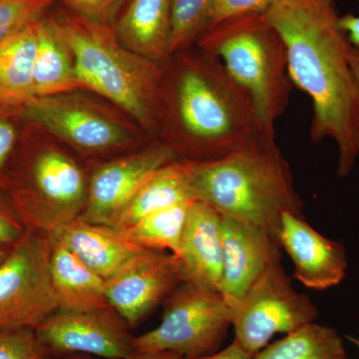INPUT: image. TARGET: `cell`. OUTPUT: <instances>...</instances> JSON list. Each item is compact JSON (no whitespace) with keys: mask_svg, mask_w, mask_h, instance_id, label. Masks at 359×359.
Here are the masks:
<instances>
[{"mask_svg":"<svg viewBox=\"0 0 359 359\" xmlns=\"http://www.w3.org/2000/svg\"><path fill=\"white\" fill-rule=\"evenodd\" d=\"M285 45L292 84L313 104L311 140L332 139L337 176L346 178L359 156V87L349 61L353 45L327 0H276L266 13Z\"/></svg>","mask_w":359,"mask_h":359,"instance_id":"obj_1","label":"cell"},{"mask_svg":"<svg viewBox=\"0 0 359 359\" xmlns=\"http://www.w3.org/2000/svg\"><path fill=\"white\" fill-rule=\"evenodd\" d=\"M162 66L158 135L179 159H221L262 135L249 95L219 60L189 48Z\"/></svg>","mask_w":359,"mask_h":359,"instance_id":"obj_2","label":"cell"},{"mask_svg":"<svg viewBox=\"0 0 359 359\" xmlns=\"http://www.w3.org/2000/svg\"><path fill=\"white\" fill-rule=\"evenodd\" d=\"M187 163L194 201L263 229L278 243L283 212L302 215L304 203L275 138L259 135L221 159Z\"/></svg>","mask_w":359,"mask_h":359,"instance_id":"obj_3","label":"cell"},{"mask_svg":"<svg viewBox=\"0 0 359 359\" xmlns=\"http://www.w3.org/2000/svg\"><path fill=\"white\" fill-rule=\"evenodd\" d=\"M55 21L83 88L115 104L144 131L158 135L163 62L125 47L114 27L90 22L72 13Z\"/></svg>","mask_w":359,"mask_h":359,"instance_id":"obj_4","label":"cell"},{"mask_svg":"<svg viewBox=\"0 0 359 359\" xmlns=\"http://www.w3.org/2000/svg\"><path fill=\"white\" fill-rule=\"evenodd\" d=\"M198 48L217 59L247 92L259 132L275 138L276 120L287 110L292 82L282 36L264 13L242 14L205 30Z\"/></svg>","mask_w":359,"mask_h":359,"instance_id":"obj_5","label":"cell"},{"mask_svg":"<svg viewBox=\"0 0 359 359\" xmlns=\"http://www.w3.org/2000/svg\"><path fill=\"white\" fill-rule=\"evenodd\" d=\"M4 192L26 230L47 237L81 217L88 176L62 149L21 138Z\"/></svg>","mask_w":359,"mask_h":359,"instance_id":"obj_6","label":"cell"},{"mask_svg":"<svg viewBox=\"0 0 359 359\" xmlns=\"http://www.w3.org/2000/svg\"><path fill=\"white\" fill-rule=\"evenodd\" d=\"M164 302L160 325L135 337V353L171 351L201 359L219 351L231 325L219 292L182 283Z\"/></svg>","mask_w":359,"mask_h":359,"instance_id":"obj_7","label":"cell"},{"mask_svg":"<svg viewBox=\"0 0 359 359\" xmlns=\"http://www.w3.org/2000/svg\"><path fill=\"white\" fill-rule=\"evenodd\" d=\"M318 316L316 304L294 289L278 262L264 271L231 316L233 340L255 355L276 334H289L314 323Z\"/></svg>","mask_w":359,"mask_h":359,"instance_id":"obj_8","label":"cell"},{"mask_svg":"<svg viewBox=\"0 0 359 359\" xmlns=\"http://www.w3.org/2000/svg\"><path fill=\"white\" fill-rule=\"evenodd\" d=\"M59 309L45 236L26 230L0 264V332L39 327Z\"/></svg>","mask_w":359,"mask_h":359,"instance_id":"obj_9","label":"cell"},{"mask_svg":"<svg viewBox=\"0 0 359 359\" xmlns=\"http://www.w3.org/2000/svg\"><path fill=\"white\" fill-rule=\"evenodd\" d=\"M72 93L33 97L20 110L21 119L87 155L107 154L134 143L128 126Z\"/></svg>","mask_w":359,"mask_h":359,"instance_id":"obj_10","label":"cell"},{"mask_svg":"<svg viewBox=\"0 0 359 359\" xmlns=\"http://www.w3.org/2000/svg\"><path fill=\"white\" fill-rule=\"evenodd\" d=\"M34 330L51 354L130 359L135 353L131 328L112 308L58 309Z\"/></svg>","mask_w":359,"mask_h":359,"instance_id":"obj_11","label":"cell"},{"mask_svg":"<svg viewBox=\"0 0 359 359\" xmlns=\"http://www.w3.org/2000/svg\"><path fill=\"white\" fill-rule=\"evenodd\" d=\"M179 159L158 140L134 152L94 165L88 176L86 204L80 219L106 224L160 168Z\"/></svg>","mask_w":359,"mask_h":359,"instance_id":"obj_12","label":"cell"},{"mask_svg":"<svg viewBox=\"0 0 359 359\" xmlns=\"http://www.w3.org/2000/svg\"><path fill=\"white\" fill-rule=\"evenodd\" d=\"M182 283L176 257L145 250L117 273L105 280L111 308L131 330L143 323Z\"/></svg>","mask_w":359,"mask_h":359,"instance_id":"obj_13","label":"cell"},{"mask_svg":"<svg viewBox=\"0 0 359 359\" xmlns=\"http://www.w3.org/2000/svg\"><path fill=\"white\" fill-rule=\"evenodd\" d=\"M223 275L219 294L230 316L264 271L280 262V247L268 231L222 216Z\"/></svg>","mask_w":359,"mask_h":359,"instance_id":"obj_14","label":"cell"},{"mask_svg":"<svg viewBox=\"0 0 359 359\" xmlns=\"http://www.w3.org/2000/svg\"><path fill=\"white\" fill-rule=\"evenodd\" d=\"M278 244L292 259L294 276L308 289L337 287L346 275V248L318 233L295 212H283L278 228Z\"/></svg>","mask_w":359,"mask_h":359,"instance_id":"obj_15","label":"cell"},{"mask_svg":"<svg viewBox=\"0 0 359 359\" xmlns=\"http://www.w3.org/2000/svg\"><path fill=\"white\" fill-rule=\"evenodd\" d=\"M174 257L182 283L219 294L224 259L222 215L205 203L193 201Z\"/></svg>","mask_w":359,"mask_h":359,"instance_id":"obj_16","label":"cell"},{"mask_svg":"<svg viewBox=\"0 0 359 359\" xmlns=\"http://www.w3.org/2000/svg\"><path fill=\"white\" fill-rule=\"evenodd\" d=\"M51 237L58 240L105 280L145 250L121 231L108 224L90 223L80 218Z\"/></svg>","mask_w":359,"mask_h":359,"instance_id":"obj_17","label":"cell"},{"mask_svg":"<svg viewBox=\"0 0 359 359\" xmlns=\"http://www.w3.org/2000/svg\"><path fill=\"white\" fill-rule=\"evenodd\" d=\"M49 278L59 309L111 308L105 280L82 263L55 238L48 236Z\"/></svg>","mask_w":359,"mask_h":359,"instance_id":"obj_18","label":"cell"},{"mask_svg":"<svg viewBox=\"0 0 359 359\" xmlns=\"http://www.w3.org/2000/svg\"><path fill=\"white\" fill-rule=\"evenodd\" d=\"M114 29L119 41L130 50L164 62L169 57L171 0H129Z\"/></svg>","mask_w":359,"mask_h":359,"instance_id":"obj_19","label":"cell"},{"mask_svg":"<svg viewBox=\"0 0 359 359\" xmlns=\"http://www.w3.org/2000/svg\"><path fill=\"white\" fill-rule=\"evenodd\" d=\"M184 201H194L186 160L172 161L155 172L108 222L124 231L152 212Z\"/></svg>","mask_w":359,"mask_h":359,"instance_id":"obj_20","label":"cell"},{"mask_svg":"<svg viewBox=\"0 0 359 359\" xmlns=\"http://www.w3.org/2000/svg\"><path fill=\"white\" fill-rule=\"evenodd\" d=\"M37 49L33 71L34 97L60 95L83 88L74 59L55 18L46 15L37 23Z\"/></svg>","mask_w":359,"mask_h":359,"instance_id":"obj_21","label":"cell"},{"mask_svg":"<svg viewBox=\"0 0 359 359\" xmlns=\"http://www.w3.org/2000/svg\"><path fill=\"white\" fill-rule=\"evenodd\" d=\"M37 23L0 43L2 107L20 111L34 97L33 71L37 49Z\"/></svg>","mask_w":359,"mask_h":359,"instance_id":"obj_22","label":"cell"},{"mask_svg":"<svg viewBox=\"0 0 359 359\" xmlns=\"http://www.w3.org/2000/svg\"><path fill=\"white\" fill-rule=\"evenodd\" d=\"M254 359H347V351L337 330L313 323L269 344Z\"/></svg>","mask_w":359,"mask_h":359,"instance_id":"obj_23","label":"cell"},{"mask_svg":"<svg viewBox=\"0 0 359 359\" xmlns=\"http://www.w3.org/2000/svg\"><path fill=\"white\" fill-rule=\"evenodd\" d=\"M193 201H184L152 212L123 231L142 249L169 250L176 256L185 231L189 209Z\"/></svg>","mask_w":359,"mask_h":359,"instance_id":"obj_24","label":"cell"},{"mask_svg":"<svg viewBox=\"0 0 359 359\" xmlns=\"http://www.w3.org/2000/svg\"><path fill=\"white\" fill-rule=\"evenodd\" d=\"M214 0H171L169 56L192 48L209 25Z\"/></svg>","mask_w":359,"mask_h":359,"instance_id":"obj_25","label":"cell"},{"mask_svg":"<svg viewBox=\"0 0 359 359\" xmlns=\"http://www.w3.org/2000/svg\"><path fill=\"white\" fill-rule=\"evenodd\" d=\"M58 0H0V43L46 15Z\"/></svg>","mask_w":359,"mask_h":359,"instance_id":"obj_26","label":"cell"},{"mask_svg":"<svg viewBox=\"0 0 359 359\" xmlns=\"http://www.w3.org/2000/svg\"><path fill=\"white\" fill-rule=\"evenodd\" d=\"M0 359H53L32 328L0 332Z\"/></svg>","mask_w":359,"mask_h":359,"instance_id":"obj_27","label":"cell"},{"mask_svg":"<svg viewBox=\"0 0 359 359\" xmlns=\"http://www.w3.org/2000/svg\"><path fill=\"white\" fill-rule=\"evenodd\" d=\"M20 111L0 106V190L4 191L7 175L21 141Z\"/></svg>","mask_w":359,"mask_h":359,"instance_id":"obj_28","label":"cell"},{"mask_svg":"<svg viewBox=\"0 0 359 359\" xmlns=\"http://www.w3.org/2000/svg\"><path fill=\"white\" fill-rule=\"evenodd\" d=\"M79 18L114 27L116 21L129 0H60Z\"/></svg>","mask_w":359,"mask_h":359,"instance_id":"obj_29","label":"cell"},{"mask_svg":"<svg viewBox=\"0 0 359 359\" xmlns=\"http://www.w3.org/2000/svg\"><path fill=\"white\" fill-rule=\"evenodd\" d=\"M276 0H214L207 30L223 20L242 14L268 11Z\"/></svg>","mask_w":359,"mask_h":359,"instance_id":"obj_30","label":"cell"},{"mask_svg":"<svg viewBox=\"0 0 359 359\" xmlns=\"http://www.w3.org/2000/svg\"><path fill=\"white\" fill-rule=\"evenodd\" d=\"M26 231L11 200L0 190V247L11 248L23 237Z\"/></svg>","mask_w":359,"mask_h":359,"instance_id":"obj_31","label":"cell"},{"mask_svg":"<svg viewBox=\"0 0 359 359\" xmlns=\"http://www.w3.org/2000/svg\"><path fill=\"white\" fill-rule=\"evenodd\" d=\"M339 25L346 33L351 44L359 48V15L346 14L339 16Z\"/></svg>","mask_w":359,"mask_h":359,"instance_id":"obj_32","label":"cell"},{"mask_svg":"<svg viewBox=\"0 0 359 359\" xmlns=\"http://www.w3.org/2000/svg\"><path fill=\"white\" fill-rule=\"evenodd\" d=\"M201 359H254V355L245 351L240 344L233 340L224 348Z\"/></svg>","mask_w":359,"mask_h":359,"instance_id":"obj_33","label":"cell"},{"mask_svg":"<svg viewBox=\"0 0 359 359\" xmlns=\"http://www.w3.org/2000/svg\"><path fill=\"white\" fill-rule=\"evenodd\" d=\"M130 359H185L178 353L171 351H158V353H135Z\"/></svg>","mask_w":359,"mask_h":359,"instance_id":"obj_34","label":"cell"},{"mask_svg":"<svg viewBox=\"0 0 359 359\" xmlns=\"http://www.w3.org/2000/svg\"><path fill=\"white\" fill-rule=\"evenodd\" d=\"M349 61H351V68H353L359 87V48L358 47H351Z\"/></svg>","mask_w":359,"mask_h":359,"instance_id":"obj_35","label":"cell"},{"mask_svg":"<svg viewBox=\"0 0 359 359\" xmlns=\"http://www.w3.org/2000/svg\"><path fill=\"white\" fill-rule=\"evenodd\" d=\"M60 359H104L96 358V356L87 355V354H69V355L62 356Z\"/></svg>","mask_w":359,"mask_h":359,"instance_id":"obj_36","label":"cell"},{"mask_svg":"<svg viewBox=\"0 0 359 359\" xmlns=\"http://www.w3.org/2000/svg\"><path fill=\"white\" fill-rule=\"evenodd\" d=\"M11 248L0 247V264L6 261L7 256H8L9 250H11Z\"/></svg>","mask_w":359,"mask_h":359,"instance_id":"obj_37","label":"cell"},{"mask_svg":"<svg viewBox=\"0 0 359 359\" xmlns=\"http://www.w3.org/2000/svg\"><path fill=\"white\" fill-rule=\"evenodd\" d=\"M327 1H328V2H332V4H334V0H327Z\"/></svg>","mask_w":359,"mask_h":359,"instance_id":"obj_38","label":"cell"}]
</instances>
